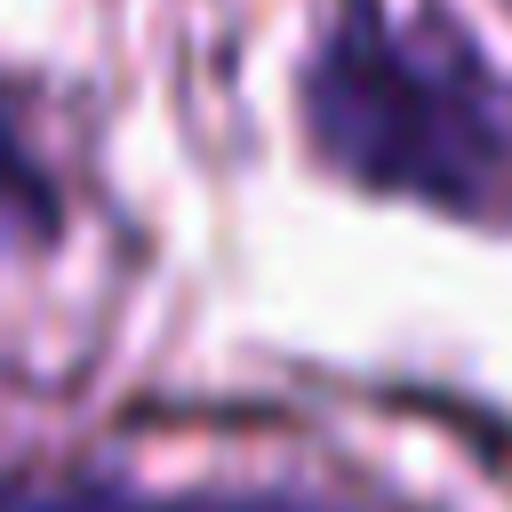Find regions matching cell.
<instances>
[{
    "mask_svg": "<svg viewBox=\"0 0 512 512\" xmlns=\"http://www.w3.org/2000/svg\"><path fill=\"white\" fill-rule=\"evenodd\" d=\"M48 224H56V192H48V176H40V160L16 128V112L0 104V248L40 240Z\"/></svg>",
    "mask_w": 512,
    "mask_h": 512,
    "instance_id": "cell-3",
    "label": "cell"
},
{
    "mask_svg": "<svg viewBox=\"0 0 512 512\" xmlns=\"http://www.w3.org/2000/svg\"><path fill=\"white\" fill-rule=\"evenodd\" d=\"M0 512H344L312 488H128L112 472H0Z\"/></svg>",
    "mask_w": 512,
    "mask_h": 512,
    "instance_id": "cell-2",
    "label": "cell"
},
{
    "mask_svg": "<svg viewBox=\"0 0 512 512\" xmlns=\"http://www.w3.org/2000/svg\"><path fill=\"white\" fill-rule=\"evenodd\" d=\"M304 136L360 192L512 224V88L448 24L344 0L304 56Z\"/></svg>",
    "mask_w": 512,
    "mask_h": 512,
    "instance_id": "cell-1",
    "label": "cell"
}]
</instances>
